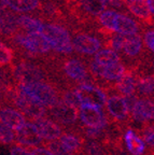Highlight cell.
I'll list each match as a JSON object with an SVG mask.
<instances>
[{"instance_id": "cell-1", "label": "cell", "mask_w": 154, "mask_h": 155, "mask_svg": "<svg viewBox=\"0 0 154 155\" xmlns=\"http://www.w3.org/2000/svg\"><path fill=\"white\" fill-rule=\"evenodd\" d=\"M18 91L49 109L57 104L60 99L55 88L44 82L19 84Z\"/></svg>"}, {"instance_id": "cell-2", "label": "cell", "mask_w": 154, "mask_h": 155, "mask_svg": "<svg viewBox=\"0 0 154 155\" xmlns=\"http://www.w3.org/2000/svg\"><path fill=\"white\" fill-rule=\"evenodd\" d=\"M9 94L10 99L15 106V109L18 110L23 115L25 114L26 116H28L29 119L37 121V120L42 119V117H45V115L48 114L46 108L41 106L36 100L32 99L27 95L19 92L18 90L16 92L9 93Z\"/></svg>"}, {"instance_id": "cell-3", "label": "cell", "mask_w": 154, "mask_h": 155, "mask_svg": "<svg viewBox=\"0 0 154 155\" xmlns=\"http://www.w3.org/2000/svg\"><path fill=\"white\" fill-rule=\"evenodd\" d=\"M41 34L43 35L46 41L49 42L51 48L60 53H70L72 52L71 39L66 29L54 24L43 25Z\"/></svg>"}, {"instance_id": "cell-4", "label": "cell", "mask_w": 154, "mask_h": 155, "mask_svg": "<svg viewBox=\"0 0 154 155\" xmlns=\"http://www.w3.org/2000/svg\"><path fill=\"white\" fill-rule=\"evenodd\" d=\"M79 117L82 124L89 128L105 129L109 124V120L106 113L102 111V108L95 106H80Z\"/></svg>"}, {"instance_id": "cell-5", "label": "cell", "mask_w": 154, "mask_h": 155, "mask_svg": "<svg viewBox=\"0 0 154 155\" xmlns=\"http://www.w3.org/2000/svg\"><path fill=\"white\" fill-rule=\"evenodd\" d=\"M77 96L80 104L87 106H95L102 108L107 101V95L99 87H96L89 83H82L77 90Z\"/></svg>"}, {"instance_id": "cell-6", "label": "cell", "mask_w": 154, "mask_h": 155, "mask_svg": "<svg viewBox=\"0 0 154 155\" xmlns=\"http://www.w3.org/2000/svg\"><path fill=\"white\" fill-rule=\"evenodd\" d=\"M48 113L52 116L55 123L67 127L75 125L79 120V110L67 106L60 99L57 104L50 108V111H48Z\"/></svg>"}, {"instance_id": "cell-7", "label": "cell", "mask_w": 154, "mask_h": 155, "mask_svg": "<svg viewBox=\"0 0 154 155\" xmlns=\"http://www.w3.org/2000/svg\"><path fill=\"white\" fill-rule=\"evenodd\" d=\"M105 107L107 108V117L111 121L118 123H125L129 120L130 115L127 110V107L124 101V98L119 95H113L107 98Z\"/></svg>"}, {"instance_id": "cell-8", "label": "cell", "mask_w": 154, "mask_h": 155, "mask_svg": "<svg viewBox=\"0 0 154 155\" xmlns=\"http://www.w3.org/2000/svg\"><path fill=\"white\" fill-rule=\"evenodd\" d=\"M14 135L17 144L26 149L35 148L42 142V139L39 136V133L34 123H25L24 126L15 131Z\"/></svg>"}, {"instance_id": "cell-9", "label": "cell", "mask_w": 154, "mask_h": 155, "mask_svg": "<svg viewBox=\"0 0 154 155\" xmlns=\"http://www.w3.org/2000/svg\"><path fill=\"white\" fill-rule=\"evenodd\" d=\"M34 124L36 126L41 139L45 140L46 142L58 140L62 134H63L62 127L49 117H42L40 120H37V121H35Z\"/></svg>"}, {"instance_id": "cell-10", "label": "cell", "mask_w": 154, "mask_h": 155, "mask_svg": "<svg viewBox=\"0 0 154 155\" xmlns=\"http://www.w3.org/2000/svg\"><path fill=\"white\" fill-rule=\"evenodd\" d=\"M16 40L18 41V43H21L29 52H32V53H46L51 50L50 44L41 32L18 36Z\"/></svg>"}, {"instance_id": "cell-11", "label": "cell", "mask_w": 154, "mask_h": 155, "mask_svg": "<svg viewBox=\"0 0 154 155\" xmlns=\"http://www.w3.org/2000/svg\"><path fill=\"white\" fill-rule=\"evenodd\" d=\"M14 77L19 84H28L43 81V73L32 64H19L14 69Z\"/></svg>"}, {"instance_id": "cell-12", "label": "cell", "mask_w": 154, "mask_h": 155, "mask_svg": "<svg viewBox=\"0 0 154 155\" xmlns=\"http://www.w3.org/2000/svg\"><path fill=\"white\" fill-rule=\"evenodd\" d=\"M0 123L16 131L25 125L26 119L17 109L11 106H3L0 107Z\"/></svg>"}, {"instance_id": "cell-13", "label": "cell", "mask_w": 154, "mask_h": 155, "mask_svg": "<svg viewBox=\"0 0 154 155\" xmlns=\"http://www.w3.org/2000/svg\"><path fill=\"white\" fill-rule=\"evenodd\" d=\"M91 70L95 77L102 78L108 81H118L125 73V68L120 61L109 66H101L93 61L91 65Z\"/></svg>"}, {"instance_id": "cell-14", "label": "cell", "mask_w": 154, "mask_h": 155, "mask_svg": "<svg viewBox=\"0 0 154 155\" xmlns=\"http://www.w3.org/2000/svg\"><path fill=\"white\" fill-rule=\"evenodd\" d=\"M129 115L134 121L142 125L152 122L154 117V106L152 100H149L147 98L138 99Z\"/></svg>"}, {"instance_id": "cell-15", "label": "cell", "mask_w": 154, "mask_h": 155, "mask_svg": "<svg viewBox=\"0 0 154 155\" xmlns=\"http://www.w3.org/2000/svg\"><path fill=\"white\" fill-rule=\"evenodd\" d=\"M58 141L63 144L64 148H66L72 154L82 155L84 138L82 137L81 129H75L73 131H69V133H63Z\"/></svg>"}, {"instance_id": "cell-16", "label": "cell", "mask_w": 154, "mask_h": 155, "mask_svg": "<svg viewBox=\"0 0 154 155\" xmlns=\"http://www.w3.org/2000/svg\"><path fill=\"white\" fill-rule=\"evenodd\" d=\"M71 43L72 48L83 54H96L100 48V42L98 39L87 35H80L75 37Z\"/></svg>"}, {"instance_id": "cell-17", "label": "cell", "mask_w": 154, "mask_h": 155, "mask_svg": "<svg viewBox=\"0 0 154 155\" xmlns=\"http://www.w3.org/2000/svg\"><path fill=\"white\" fill-rule=\"evenodd\" d=\"M123 138H124V143H125V147L129 155H145L146 144L134 129H125Z\"/></svg>"}, {"instance_id": "cell-18", "label": "cell", "mask_w": 154, "mask_h": 155, "mask_svg": "<svg viewBox=\"0 0 154 155\" xmlns=\"http://www.w3.org/2000/svg\"><path fill=\"white\" fill-rule=\"evenodd\" d=\"M137 29L138 27L135 21H132V18L125 16V15H116L113 24V31L123 35V36H130V35L136 34Z\"/></svg>"}, {"instance_id": "cell-19", "label": "cell", "mask_w": 154, "mask_h": 155, "mask_svg": "<svg viewBox=\"0 0 154 155\" xmlns=\"http://www.w3.org/2000/svg\"><path fill=\"white\" fill-rule=\"evenodd\" d=\"M64 71L72 80L80 81V82L87 80L86 68L81 61H77V59H71V61H67L64 66Z\"/></svg>"}, {"instance_id": "cell-20", "label": "cell", "mask_w": 154, "mask_h": 155, "mask_svg": "<svg viewBox=\"0 0 154 155\" xmlns=\"http://www.w3.org/2000/svg\"><path fill=\"white\" fill-rule=\"evenodd\" d=\"M116 87L123 96L132 95L136 90V81L132 73H124L116 82Z\"/></svg>"}, {"instance_id": "cell-21", "label": "cell", "mask_w": 154, "mask_h": 155, "mask_svg": "<svg viewBox=\"0 0 154 155\" xmlns=\"http://www.w3.org/2000/svg\"><path fill=\"white\" fill-rule=\"evenodd\" d=\"M142 46L141 37L137 34L130 35V36H125V42L123 50L128 56H136L140 52Z\"/></svg>"}, {"instance_id": "cell-22", "label": "cell", "mask_w": 154, "mask_h": 155, "mask_svg": "<svg viewBox=\"0 0 154 155\" xmlns=\"http://www.w3.org/2000/svg\"><path fill=\"white\" fill-rule=\"evenodd\" d=\"M17 23L21 27L26 30L28 34H36V32H41L43 25L39 19L32 18L27 15H22V16L17 17Z\"/></svg>"}, {"instance_id": "cell-23", "label": "cell", "mask_w": 154, "mask_h": 155, "mask_svg": "<svg viewBox=\"0 0 154 155\" xmlns=\"http://www.w3.org/2000/svg\"><path fill=\"white\" fill-rule=\"evenodd\" d=\"M119 55L116 52L110 48H104V50H99L95 54V63L99 64L101 66H109L112 64L119 63Z\"/></svg>"}, {"instance_id": "cell-24", "label": "cell", "mask_w": 154, "mask_h": 155, "mask_svg": "<svg viewBox=\"0 0 154 155\" xmlns=\"http://www.w3.org/2000/svg\"><path fill=\"white\" fill-rule=\"evenodd\" d=\"M5 2L12 10L18 12H28L38 7L39 0H5Z\"/></svg>"}, {"instance_id": "cell-25", "label": "cell", "mask_w": 154, "mask_h": 155, "mask_svg": "<svg viewBox=\"0 0 154 155\" xmlns=\"http://www.w3.org/2000/svg\"><path fill=\"white\" fill-rule=\"evenodd\" d=\"M17 26H18V23L15 15L8 12L0 15V31H2L3 34H12L16 30Z\"/></svg>"}, {"instance_id": "cell-26", "label": "cell", "mask_w": 154, "mask_h": 155, "mask_svg": "<svg viewBox=\"0 0 154 155\" xmlns=\"http://www.w3.org/2000/svg\"><path fill=\"white\" fill-rule=\"evenodd\" d=\"M129 11L140 18H146L149 16L150 11L146 5L145 0H126Z\"/></svg>"}, {"instance_id": "cell-27", "label": "cell", "mask_w": 154, "mask_h": 155, "mask_svg": "<svg viewBox=\"0 0 154 155\" xmlns=\"http://www.w3.org/2000/svg\"><path fill=\"white\" fill-rule=\"evenodd\" d=\"M82 7L93 15H98L105 11L106 3L102 0H81Z\"/></svg>"}, {"instance_id": "cell-28", "label": "cell", "mask_w": 154, "mask_h": 155, "mask_svg": "<svg viewBox=\"0 0 154 155\" xmlns=\"http://www.w3.org/2000/svg\"><path fill=\"white\" fill-rule=\"evenodd\" d=\"M136 88L141 95L145 96H149L152 95L154 88V82L152 77H145L140 78L139 80L136 82Z\"/></svg>"}, {"instance_id": "cell-29", "label": "cell", "mask_w": 154, "mask_h": 155, "mask_svg": "<svg viewBox=\"0 0 154 155\" xmlns=\"http://www.w3.org/2000/svg\"><path fill=\"white\" fill-rule=\"evenodd\" d=\"M141 137L140 138L142 139V141L145 142L146 145L150 147V149H153L154 145V131H153V126L150 125L149 123L142 125V128L139 130Z\"/></svg>"}, {"instance_id": "cell-30", "label": "cell", "mask_w": 154, "mask_h": 155, "mask_svg": "<svg viewBox=\"0 0 154 155\" xmlns=\"http://www.w3.org/2000/svg\"><path fill=\"white\" fill-rule=\"evenodd\" d=\"M118 13L114 11H110V10H106L104 12H101L99 14V21L102 24V26H105L109 30H113V24L114 19H116Z\"/></svg>"}, {"instance_id": "cell-31", "label": "cell", "mask_w": 154, "mask_h": 155, "mask_svg": "<svg viewBox=\"0 0 154 155\" xmlns=\"http://www.w3.org/2000/svg\"><path fill=\"white\" fill-rule=\"evenodd\" d=\"M14 141V131L2 123H0V144H12Z\"/></svg>"}, {"instance_id": "cell-32", "label": "cell", "mask_w": 154, "mask_h": 155, "mask_svg": "<svg viewBox=\"0 0 154 155\" xmlns=\"http://www.w3.org/2000/svg\"><path fill=\"white\" fill-rule=\"evenodd\" d=\"M60 100H62L64 104H67V106L72 107V108L78 109V110H79L80 106H81L75 91H67L66 93H64V95L62 96V99Z\"/></svg>"}, {"instance_id": "cell-33", "label": "cell", "mask_w": 154, "mask_h": 155, "mask_svg": "<svg viewBox=\"0 0 154 155\" xmlns=\"http://www.w3.org/2000/svg\"><path fill=\"white\" fill-rule=\"evenodd\" d=\"M12 59V52L2 42H0V66L7 65Z\"/></svg>"}, {"instance_id": "cell-34", "label": "cell", "mask_w": 154, "mask_h": 155, "mask_svg": "<svg viewBox=\"0 0 154 155\" xmlns=\"http://www.w3.org/2000/svg\"><path fill=\"white\" fill-rule=\"evenodd\" d=\"M124 42H125V36L123 35H116V36L112 38L111 40V46H112V50L114 52L116 51H122L123 46H124Z\"/></svg>"}, {"instance_id": "cell-35", "label": "cell", "mask_w": 154, "mask_h": 155, "mask_svg": "<svg viewBox=\"0 0 154 155\" xmlns=\"http://www.w3.org/2000/svg\"><path fill=\"white\" fill-rule=\"evenodd\" d=\"M123 98H124V101H125V104H126V107H127V110L130 114L132 108L135 107L136 102H137V100H138L137 96H135V95L132 94V95H128V96H124Z\"/></svg>"}, {"instance_id": "cell-36", "label": "cell", "mask_w": 154, "mask_h": 155, "mask_svg": "<svg viewBox=\"0 0 154 155\" xmlns=\"http://www.w3.org/2000/svg\"><path fill=\"white\" fill-rule=\"evenodd\" d=\"M10 154L11 155H30L29 151L24 147H21L18 144L12 145V148L10 149Z\"/></svg>"}, {"instance_id": "cell-37", "label": "cell", "mask_w": 154, "mask_h": 155, "mask_svg": "<svg viewBox=\"0 0 154 155\" xmlns=\"http://www.w3.org/2000/svg\"><path fill=\"white\" fill-rule=\"evenodd\" d=\"M145 42H146V45H147L151 51H153L154 50V35L152 30H150V31H148L147 34H146Z\"/></svg>"}, {"instance_id": "cell-38", "label": "cell", "mask_w": 154, "mask_h": 155, "mask_svg": "<svg viewBox=\"0 0 154 155\" xmlns=\"http://www.w3.org/2000/svg\"><path fill=\"white\" fill-rule=\"evenodd\" d=\"M30 155H53L46 148H35L30 152Z\"/></svg>"}, {"instance_id": "cell-39", "label": "cell", "mask_w": 154, "mask_h": 155, "mask_svg": "<svg viewBox=\"0 0 154 155\" xmlns=\"http://www.w3.org/2000/svg\"><path fill=\"white\" fill-rule=\"evenodd\" d=\"M105 3H109V5H113V7H121L122 5V0H102Z\"/></svg>"}, {"instance_id": "cell-40", "label": "cell", "mask_w": 154, "mask_h": 155, "mask_svg": "<svg viewBox=\"0 0 154 155\" xmlns=\"http://www.w3.org/2000/svg\"><path fill=\"white\" fill-rule=\"evenodd\" d=\"M146 5H147L148 9H149L150 13H153L154 11V0H145Z\"/></svg>"}, {"instance_id": "cell-41", "label": "cell", "mask_w": 154, "mask_h": 155, "mask_svg": "<svg viewBox=\"0 0 154 155\" xmlns=\"http://www.w3.org/2000/svg\"><path fill=\"white\" fill-rule=\"evenodd\" d=\"M5 0H0V12H1V11L5 9Z\"/></svg>"}, {"instance_id": "cell-42", "label": "cell", "mask_w": 154, "mask_h": 155, "mask_svg": "<svg viewBox=\"0 0 154 155\" xmlns=\"http://www.w3.org/2000/svg\"><path fill=\"white\" fill-rule=\"evenodd\" d=\"M0 99H1V91H0Z\"/></svg>"}]
</instances>
